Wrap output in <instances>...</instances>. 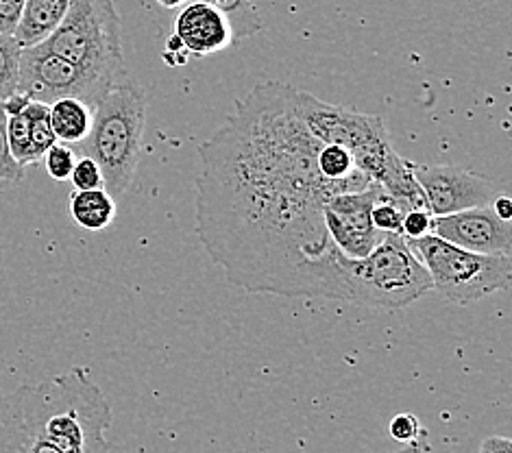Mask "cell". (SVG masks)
<instances>
[{
	"mask_svg": "<svg viewBox=\"0 0 512 453\" xmlns=\"http://www.w3.org/2000/svg\"><path fill=\"white\" fill-rule=\"evenodd\" d=\"M406 244L428 271L432 290L449 303L469 305L510 288V255L473 253L432 234L406 240Z\"/></svg>",
	"mask_w": 512,
	"mask_h": 453,
	"instance_id": "52a82bcc",
	"label": "cell"
},
{
	"mask_svg": "<svg viewBox=\"0 0 512 453\" xmlns=\"http://www.w3.org/2000/svg\"><path fill=\"white\" fill-rule=\"evenodd\" d=\"M162 57H164V61H168L170 66H184L186 61H188V53L184 51V46L179 44V40L175 38V35L168 40L166 51L162 53Z\"/></svg>",
	"mask_w": 512,
	"mask_h": 453,
	"instance_id": "83f0119b",
	"label": "cell"
},
{
	"mask_svg": "<svg viewBox=\"0 0 512 453\" xmlns=\"http://www.w3.org/2000/svg\"><path fill=\"white\" fill-rule=\"evenodd\" d=\"M428 436V434H425ZM425 436H421V438H417V440H412V443H408V445H404L401 449H397L395 453H428L430 451V445H428V438Z\"/></svg>",
	"mask_w": 512,
	"mask_h": 453,
	"instance_id": "4dcf8cb0",
	"label": "cell"
},
{
	"mask_svg": "<svg viewBox=\"0 0 512 453\" xmlns=\"http://www.w3.org/2000/svg\"><path fill=\"white\" fill-rule=\"evenodd\" d=\"M412 175L423 192L425 210L432 216L491 205L502 194L497 183L460 166H414Z\"/></svg>",
	"mask_w": 512,
	"mask_h": 453,
	"instance_id": "9c48e42d",
	"label": "cell"
},
{
	"mask_svg": "<svg viewBox=\"0 0 512 453\" xmlns=\"http://www.w3.org/2000/svg\"><path fill=\"white\" fill-rule=\"evenodd\" d=\"M495 214L502 220H512V201L506 197V194H499V197L491 203Z\"/></svg>",
	"mask_w": 512,
	"mask_h": 453,
	"instance_id": "f546056e",
	"label": "cell"
},
{
	"mask_svg": "<svg viewBox=\"0 0 512 453\" xmlns=\"http://www.w3.org/2000/svg\"><path fill=\"white\" fill-rule=\"evenodd\" d=\"M72 0H27L14 40L20 48H31L46 42L62 24Z\"/></svg>",
	"mask_w": 512,
	"mask_h": 453,
	"instance_id": "4fadbf2b",
	"label": "cell"
},
{
	"mask_svg": "<svg viewBox=\"0 0 512 453\" xmlns=\"http://www.w3.org/2000/svg\"><path fill=\"white\" fill-rule=\"evenodd\" d=\"M109 425L112 406L81 366L0 397V453H112Z\"/></svg>",
	"mask_w": 512,
	"mask_h": 453,
	"instance_id": "7a4b0ae2",
	"label": "cell"
},
{
	"mask_svg": "<svg viewBox=\"0 0 512 453\" xmlns=\"http://www.w3.org/2000/svg\"><path fill=\"white\" fill-rule=\"evenodd\" d=\"M24 179V168L11 155L7 142V116L0 107V190L14 188Z\"/></svg>",
	"mask_w": 512,
	"mask_h": 453,
	"instance_id": "ffe728a7",
	"label": "cell"
},
{
	"mask_svg": "<svg viewBox=\"0 0 512 453\" xmlns=\"http://www.w3.org/2000/svg\"><path fill=\"white\" fill-rule=\"evenodd\" d=\"M428 292H432V279L399 234H384L367 257L349 262V303L404 310Z\"/></svg>",
	"mask_w": 512,
	"mask_h": 453,
	"instance_id": "8992f818",
	"label": "cell"
},
{
	"mask_svg": "<svg viewBox=\"0 0 512 453\" xmlns=\"http://www.w3.org/2000/svg\"><path fill=\"white\" fill-rule=\"evenodd\" d=\"M432 236L482 255H510L512 251L510 220L499 218L493 205L432 216Z\"/></svg>",
	"mask_w": 512,
	"mask_h": 453,
	"instance_id": "8fae6325",
	"label": "cell"
},
{
	"mask_svg": "<svg viewBox=\"0 0 512 453\" xmlns=\"http://www.w3.org/2000/svg\"><path fill=\"white\" fill-rule=\"evenodd\" d=\"M22 48L9 35H0V103L18 90Z\"/></svg>",
	"mask_w": 512,
	"mask_h": 453,
	"instance_id": "e0dca14e",
	"label": "cell"
},
{
	"mask_svg": "<svg viewBox=\"0 0 512 453\" xmlns=\"http://www.w3.org/2000/svg\"><path fill=\"white\" fill-rule=\"evenodd\" d=\"M388 432H390V436L397 440V443H404V445H408V443H412V440H417V438L428 434L423 430L419 419L412 412L397 414L395 419L390 421Z\"/></svg>",
	"mask_w": 512,
	"mask_h": 453,
	"instance_id": "cb8c5ba5",
	"label": "cell"
},
{
	"mask_svg": "<svg viewBox=\"0 0 512 453\" xmlns=\"http://www.w3.org/2000/svg\"><path fill=\"white\" fill-rule=\"evenodd\" d=\"M42 46L112 85L129 81L123 22L114 0H72L66 18Z\"/></svg>",
	"mask_w": 512,
	"mask_h": 453,
	"instance_id": "5b68a950",
	"label": "cell"
},
{
	"mask_svg": "<svg viewBox=\"0 0 512 453\" xmlns=\"http://www.w3.org/2000/svg\"><path fill=\"white\" fill-rule=\"evenodd\" d=\"M478 453H512V440L506 436H489L482 440Z\"/></svg>",
	"mask_w": 512,
	"mask_h": 453,
	"instance_id": "f1b7e54d",
	"label": "cell"
},
{
	"mask_svg": "<svg viewBox=\"0 0 512 453\" xmlns=\"http://www.w3.org/2000/svg\"><path fill=\"white\" fill-rule=\"evenodd\" d=\"M7 142L11 155H14L16 162L27 168L33 166V153H31V133H29V118L27 114L9 116L7 118Z\"/></svg>",
	"mask_w": 512,
	"mask_h": 453,
	"instance_id": "d6986e66",
	"label": "cell"
},
{
	"mask_svg": "<svg viewBox=\"0 0 512 453\" xmlns=\"http://www.w3.org/2000/svg\"><path fill=\"white\" fill-rule=\"evenodd\" d=\"M157 3H160V5H162V7H166V9H175V7L186 5L188 0H157Z\"/></svg>",
	"mask_w": 512,
	"mask_h": 453,
	"instance_id": "1f68e13d",
	"label": "cell"
},
{
	"mask_svg": "<svg viewBox=\"0 0 512 453\" xmlns=\"http://www.w3.org/2000/svg\"><path fill=\"white\" fill-rule=\"evenodd\" d=\"M295 109L316 140L343 146L360 173L382 186L390 199L404 205L406 210H425L423 192L412 175L414 164L393 149L380 116L325 103L297 88Z\"/></svg>",
	"mask_w": 512,
	"mask_h": 453,
	"instance_id": "3957f363",
	"label": "cell"
},
{
	"mask_svg": "<svg viewBox=\"0 0 512 453\" xmlns=\"http://www.w3.org/2000/svg\"><path fill=\"white\" fill-rule=\"evenodd\" d=\"M31 105V99L27 94H22L20 90H16L14 94L11 96H7V99L0 103V107H3V112H5V116L9 118V116H18V114H22L24 109H27Z\"/></svg>",
	"mask_w": 512,
	"mask_h": 453,
	"instance_id": "4316f807",
	"label": "cell"
},
{
	"mask_svg": "<svg viewBox=\"0 0 512 453\" xmlns=\"http://www.w3.org/2000/svg\"><path fill=\"white\" fill-rule=\"evenodd\" d=\"M173 35L184 51L194 57L221 53L236 42L227 16L207 0H194L179 11Z\"/></svg>",
	"mask_w": 512,
	"mask_h": 453,
	"instance_id": "7c38bea8",
	"label": "cell"
},
{
	"mask_svg": "<svg viewBox=\"0 0 512 453\" xmlns=\"http://www.w3.org/2000/svg\"><path fill=\"white\" fill-rule=\"evenodd\" d=\"M295 88L262 81L199 146L197 234L231 286L253 295L347 301L349 257L325 227L327 201L371 186L329 181Z\"/></svg>",
	"mask_w": 512,
	"mask_h": 453,
	"instance_id": "6da1fadb",
	"label": "cell"
},
{
	"mask_svg": "<svg viewBox=\"0 0 512 453\" xmlns=\"http://www.w3.org/2000/svg\"><path fill=\"white\" fill-rule=\"evenodd\" d=\"M406 207L399 205L395 199H390L388 194L382 199L377 201L371 218H373V225L377 231H382V234H399L401 236V225H404V216H406Z\"/></svg>",
	"mask_w": 512,
	"mask_h": 453,
	"instance_id": "44dd1931",
	"label": "cell"
},
{
	"mask_svg": "<svg viewBox=\"0 0 512 453\" xmlns=\"http://www.w3.org/2000/svg\"><path fill=\"white\" fill-rule=\"evenodd\" d=\"M386 192L377 183L360 192L336 194L325 205V227L327 234L336 244V249L349 260H362L367 257L380 240L382 231L373 225L371 212L377 201H382Z\"/></svg>",
	"mask_w": 512,
	"mask_h": 453,
	"instance_id": "30bf717a",
	"label": "cell"
},
{
	"mask_svg": "<svg viewBox=\"0 0 512 453\" xmlns=\"http://www.w3.org/2000/svg\"><path fill=\"white\" fill-rule=\"evenodd\" d=\"M112 88L114 85L109 81L46 51L42 44L22 48L18 90L31 101L51 105L59 99H79L94 109Z\"/></svg>",
	"mask_w": 512,
	"mask_h": 453,
	"instance_id": "ba28073f",
	"label": "cell"
},
{
	"mask_svg": "<svg viewBox=\"0 0 512 453\" xmlns=\"http://www.w3.org/2000/svg\"><path fill=\"white\" fill-rule=\"evenodd\" d=\"M24 114L29 118V133H31V153L33 162H42L46 151L57 144V138L51 127V118H48V105L31 101V105L24 109Z\"/></svg>",
	"mask_w": 512,
	"mask_h": 453,
	"instance_id": "2e32d148",
	"label": "cell"
},
{
	"mask_svg": "<svg viewBox=\"0 0 512 453\" xmlns=\"http://www.w3.org/2000/svg\"><path fill=\"white\" fill-rule=\"evenodd\" d=\"M68 212L85 231H103L114 223L116 199L105 188L75 190L68 199Z\"/></svg>",
	"mask_w": 512,
	"mask_h": 453,
	"instance_id": "5bb4252c",
	"label": "cell"
},
{
	"mask_svg": "<svg viewBox=\"0 0 512 453\" xmlns=\"http://www.w3.org/2000/svg\"><path fill=\"white\" fill-rule=\"evenodd\" d=\"M146 125V92L138 83L114 85L92 109L88 136L77 146L103 173L105 190L123 197L138 173Z\"/></svg>",
	"mask_w": 512,
	"mask_h": 453,
	"instance_id": "277c9868",
	"label": "cell"
},
{
	"mask_svg": "<svg viewBox=\"0 0 512 453\" xmlns=\"http://www.w3.org/2000/svg\"><path fill=\"white\" fill-rule=\"evenodd\" d=\"M319 170L321 175L329 181H347L360 175V170L353 164L351 155L343 146L334 144H321L319 151Z\"/></svg>",
	"mask_w": 512,
	"mask_h": 453,
	"instance_id": "ac0fdd59",
	"label": "cell"
},
{
	"mask_svg": "<svg viewBox=\"0 0 512 453\" xmlns=\"http://www.w3.org/2000/svg\"><path fill=\"white\" fill-rule=\"evenodd\" d=\"M48 118L57 142L79 144L90 131L92 109L79 99H59L48 105Z\"/></svg>",
	"mask_w": 512,
	"mask_h": 453,
	"instance_id": "9a60e30c",
	"label": "cell"
},
{
	"mask_svg": "<svg viewBox=\"0 0 512 453\" xmlns=\"http://www.w3.org/2000/svg\"><path fill=\"white\" fill-rule=\"evenodd\" d=\"M24 3H27V0H0V35L14 38L22 18Z\"/></svg>",
	"mask_w": 512,
	"mask_h": 453,
	"instance_id": "484cf974",
	"label": "cell"
},
{
	"mask_svg": "<svg viewBox=\"0 0 512 453\" xmlns=\"http://www.w3.org/2000/svg\"><path fill=\"white\" fill-rule=\"evenodd\" d=\"M70 181H72V188H75V190H99V188H105L103 173H101L99 164H96L94 159L83 157V155L77 159L75 168H72Z\"/></svg>",
	"mask_w": 512,
	"mask_h": 453,
	"instance_id": "603a6c76",
	"label": "cell"
},
{
	"mask_svg": "<svg viewBox=\"0 0 512 453\" xmlns=\"http://www.w3.org/2000/svg\"><path fill=\"white\" fill-rule=\"evenodd\" d=\"M42 162L46 166V173L55 181H68L72 175V168L77 164V153L72 151L68 144L57 142L46 151Z\"/></svg>",
	"mask_w": 512,
	"mask_h": 453,
	"instance_id": "7402d4cb",
	"label": "cell"
},
{
	"mask_svg": "<svg viewBox=\"0 0 512 453\" xmlns=\"http://www.w3.org/2000/svg\"><path fill=\"white\" fill-rule=\"evenodd\" d=\"M432 234V214L428 210H408L401 225V236L406 240Z\"/></svg>",
	"mask_w": 512,
	"mask_h": 453,
	"instance_id": "d4e9b609",
	"label": "cell"
}]
</instances>
